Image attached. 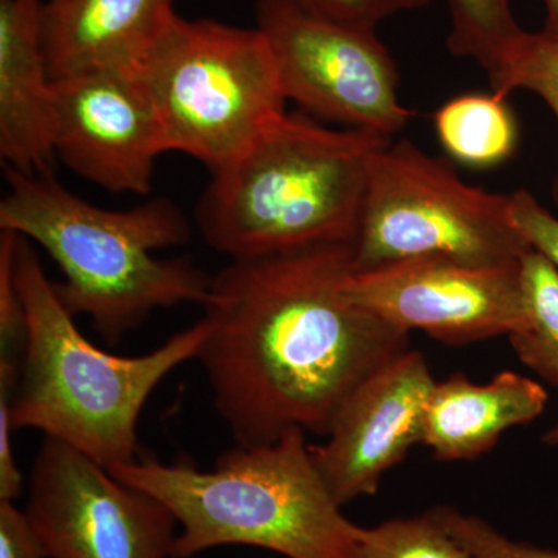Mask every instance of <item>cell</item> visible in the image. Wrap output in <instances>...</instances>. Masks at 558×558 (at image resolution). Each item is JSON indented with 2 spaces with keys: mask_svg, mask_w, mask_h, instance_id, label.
<instances>
[{
  "mask_svg": "<svg viewBox=\"0 0 558 558\" xmlns=\"http://www.w3.org/2000/svg\"><path fill=\"white\" fill-rule=\"evenodd\" d=\"M352 270L340 242L231 260L213 278L196 360L238 446L328 435L348 396L409 351V332L348 295Z\"/></svg>",
  "mask_w": 558,
  "mask_h": 558,
  "instance_id": "cell-1",
  "label": "cell"
},
{
  "mask_svg": "<svg viewBox=\"0 0 558 558\" xmlns=\"http://www.w3.org/2000/svg\"><path fill=\"white\" fill-rule=\"evenodd\" d=\"M0 229L14 231L49 253L60 267L58 295L73 317L90 319L110 347L157 310L201 304L213 278L186 259L156 252L190 241V220L167 197L137 207H97L51 175L5 168Z\"/></svg>",
  "mask_w": 558,
  "mask_h": 558,
  "instance_id": "cell-2",
  "label": "cell"
},
{
  "mask_svg": "<svg viewBox=\"0 0 558 558\" xmlns=\"http://www.w3.org/2000/svg\"><path fill=\"white\" fill-rule=\"evenodd\" d=\"M391 140L286 112L211 172L196 209L202 240L231 260L352 244L371 159Z\"/></svg>",
  "mask_w": 558,
  "mask_h": 558,
  "instance_id": "cell-3",
  "label": "cell"
},
{
  "mask_svg": "<svg viewBox=\"0 0 558 558\" xmlns=\"http://www.w3.org/2000/svg\"><path fill=\"white\" fill-rule=\"evenodd\" d=\"M110 473L160 499L182 532L171 558L227 545L288 558H360V532L319 475L303 429L275 442L238 446L201 470L186 459L165 464L140 454Z\"/></svg>",
  "mask_w": 558,
  "mask_h": 558,
  "instance_id": "cell-4",
  "label": "cell"
},
{
  "mask_svg": "<svg viewBox=\"0 0 558 558\" xmlns=\"http://www.w3.org/2000/svg\"><path fill=\"white\" fill-rule=\"evenodd\" d=\"M14 271L27 319L20 380L11 400L14 429H39L106 469L134 462L142 454L137 425L146 400L168 374L197 359L207 319L148 354L123 357L95 347L80 332L32 242L22 236Z\"/></svg>",
  "mask_w": 558,
  "mask_h": 558,
  "instance_id": "cell-5",
  "label": "cell"
},
{
  "mask_svg": "<svg viewBox=\"0 0 558 558\" xmlns=\"http://www.w3.org/2000/svg\"><path fill=\"white\" fill-rule=\"evenodd\" d=\"M167 150L218 171L286 113L266 36L220 22L168 21L135 68Z\"/></svg>",
  "mask_w": 558,
  "mask_h": 558,
  "instance_id": "cell-6",
  "label": "cell"
},
{
  "mask_svg": "<svg viewBox=\"0 0 558 558\" xmlns=\"http://www.w3.org/2000/svg\"><path fill=\"white\" fill-rule=\"evenodd\" d=\"M529 248L510 219L509 196L469 185L442 157L403 138L371 159L354 271L425 258L508 264Z\"/></svg>",
  "mask_w": 558,
  "mask_h": 558,
  "instance_id": "cell-7",
  "label": "cell"
},
{
  "mask_svg": "<svg viewBox=\"0 0 558 558\" xmlns=\"http://www.w3.org/2000/svg\"><path fill=\"white\" fill-rule=\"evenodd\" d=\"M286 100L312 119L384 137L414 117L399 97V70L376 28L348 24L304 0H256Z\"/></svg>",
  "mask_w": 558,
  "mask_h": 558,
  "instance_id": "cell-8",
  "label": "cell"
},
{
  "mask_svg": "<svg viewBox=\"0 0 558 558\" xmlns=\"http://www.w3.org/2000/svg\"><path fill=\"white\" fill-rule=\"evenodd\" d=\"M24 510L47 558H168L178 537L179 521L160 499L47 436Z\"/></svg>",
  "mask_w": 558,
  "mask_h": 558,
  "instance_id": "cell-9",
  "label": "cell"
},
{
  "mask_svg": "<svg viewBox=\"0 0 558 558\" xmlns=\"http://www.w3.org/2000/svg\"><path fill=\"white\" fill-rule=\"evenodd\" d=\"M347 292L403 332L422 330L447 344L510 336L526 322L520 260H405L376 270H352Z\"/></svg>",
  "mask_w": 558,
  "mask_h": 558,
  "instance_id": "cell-10",
  "label": "cell"
},
{
  "mask_svg": "<svg viewBox=\"0 0 558 558\" xmlns=\"http://www.w3.org/2000/svg\"><path fill=\"white\" fill-rule=\"evenodd\" d=\"M53 84L58 159L112 193L148 194L156 161L168 150L135 69L94 70Z\"/></svg>",
  "mask_w": 558,
  "mask_h": 558,
  "instance_id": "cell-11",
  "label": "cell"
},
{
  "mask_svg": "<svg viewBox=\"0 0 558 558\" xmlns=\"http://www.w3.org/2000/svg\"><path fill=\"white\" fill-rule=\"evenodd\" d=\"M435 384L427 360L409 349L341 403L325 442L311 447L319 475L341 508L376 494L381 476L422 444Z\"/></svg>",
  "mask_w": 558,
  "mask_h": 558,
  "instance_id": "cell-12",
  "label": "cell"
},
{
  "mask_svg": "<svg viewBox=\"0 0 558 558\" xmlns=\"http://www.w3.org/2000/svg\"><path fill=\"white\" fill-rule=\"evenodd\" d=\"M43 0H0V157L25 175L54 170V84L43 46Z\"/></svg>",
  "mask_w": 558,
  "mask_h": 558,
  "instance_id": "cell-13",
  "label": "cell"
},
{
  "mask_svg": "<svg viewBox=\"0 0 558 558\" xmlns=\"http://www.w3.org/2000/svg\"><path fill=\"white\" fill-rule=\"evenodd\" d=\"M174 0H46L43 46L51 80L135 69L168 21Z\"/></svg>",
  "mask_w": 558,
  "mask_h": 558,
  "instance_id": "cell-14",
  "label": "cell"
},
{
  "mask_svg": "<svg viewBox=\"0 0 558 558\" xmlns=\"http://www.w3.org/2000/svg\"><path fill=\"white\" fill-rule=\"evenodd\" d=\"M546 403L542 385L512 371H502L486 385L453 374L432 389L422 444L440 461L478 458L494 449L506 429L537 418Z\"/></svg>",
  "mask_w": 558,
  "mask_h": 558,
  "instance_id": "cell-15",
  "label": "cell"
},
{
  "mask_svg": "<svg viewBox=\"0 0 558 558\" xmlns=\"http://www.w3.org/2000/svg\"><path fill=\"white\" fill-rule=\"evenodd\" d=\"M435 130L451 159L475 170L505 163L519 146V123L508 98L495 92L444 102L435 113Z\"/></svg>",
  "mask_w": 558,
  "mask_h": 558,
  "instance_id": "cell-16",
  "label": "cell"
},
{
  "mask_svg": "<svg viewBox=\"0 0 558 558\" xmlns=\"http://www.w3.org/2000/svg\"><path fill=\"white\" fill-rule=\"evenodd\" d=\"M526 322L510 333L521 362L558 388V270L542 253L529 248L520 259Z\"/></svg>",
  "mask_w": 558,
  "mask_h": 558,
  "instance_id": "cell-17",
  "label": "cell"
},
{
  "mask_svg": "<svg viewBox=\"0 0 558 558\" xmlns=\"http://www.w3.org/2000/svg\"><path fill=\"white\" fill-rule=\"evenodd\" d=\"M451 31L447 47L458 58L478 62L488 83L509 64L526 36L510 0H449Z\"/></svg>",
  "mask_w": 558,
  "mask_h": 558,
  "instance_id": "cell-18",
  "label": "cell"
},
{
  "mask_svg": "<svg viewBox=\"0 0 558 558\" xmlns=\"http://www.w3.org/2000/svg\"><path fill=\"white\" fill-rule=\"evenodd\" d=\"M360 558H473L432 517L396 519L362 527Z\"/></svg>",
  "mask_w": 558,
  "mask_h": 558,
  "instance_id": "cell-19",
  "label": "cell"
},
{
  "mask_svg": "<svg viewBox=\"0 0 558 558\" xmlns=\"http://www.w3.org/2000/svg\"><path fill=\"white\" fill-rule=\"evenodd\" d=\"M492 92L508 98L512 92L538 95L558 120V39L539 33H526L509 64L490 81ZM558 207V178L553 185Z\"/></svg>",
  "mask_w": 558,
  "mask_h": 558,
  "instance_id": "cell-20",
  "label": "cell"
},
{
  "mask_svg": "<svg viewBox=\"0 0 558 558\" xmlns=\"http://www.w3.org/2000/svg\"><path fill=\"white\" fill-rule=\"evenodd\" d=\"M427 513L473 558H558V550L513 542L480 517L465 515L449 506Z\"/></svg>",
  "mask_w": 558,
  "mask_h": 558,
  "instance_id": "cell-21",
  "label": "cell"
},
{
  "mask_svg": "<svg viewBox=\"0 0 558 558\" xmlns=\"http://www.w3.org/2000/svg\"><path fill=\"white\" fill-rule=\"evenodd\" d=\"M20 234L0 233V365H22L27 319L14 271V253Z\"/></svg>",
  "mask_w": 558,
  "mask_h": 558,
  "instance_id": "cell-22",
  "label": "cell"
},
{
  "mask_svg": "<svg viewBox=\"0 0 558 558\" xmlns=\"http://www.w3.org/2000/svg\"><path fill=\"white\" fill-rule=\"evenodd\" d=\"M509 213L513 226L529 247L542 253L558 270V218L543 207L527 190L509 194Z\"/></svg>",
  "mask_w": 558,
  "mask_h": 558,
  "instance_id": "cell-23",
  "label": "cell"
},
{
  "mask_svg": "<svg viewBox=\"0 0 558 558\" xmlns=\"http://www.w3.org/2000/svg\"><path fill=\"white\" fill-rule=\"evenodd\" d=\"M312 9L362 27L377 28L387 17L403 11L424 9L433 0H304Z\"/></svg>",
  "mask_w": 558,
  "mask_h": 558,
  "instance_id": "cell-24",
  "label": "cell"
},
{
  "mask_svg": "<svg viewBox=\"0 0 558 558\" xmlns=\"http://www.w3.org/2000/svg\"><path fill=\"white\" fill-rule=\"evenodd\" d=\"M0 558H47L25 510L0 501Z\"/></svg>",
  "mask_w": 558,
  "mask_h": 558,
  "instance_id": "cell-25",
  "label": "cell"
},
{
  "mask_svg": "<svg viewBox=\"0 0 558 558\" xmlns=\"http://www.w3.org/2000/svg\"><path fill=\"white\" fill-rule=\"evenodd\" d=\"M546 7V24L543 35L558 39V0H543Z\"/></svg>",
  "mask_w": 558,
  "mask_h": 558,
  "instance_id": "cell-26",
  "label": "cell"
},
{
  "mask_svg": "<svg viewBox=\"0 0 558 558\" xmlns=\"http://www.w3.org/2000/svg\"><path fill=\"white\" fill-rule=\"evenodd\" d=\"M543 442H545L546 446L558 447V422L543 435Z\"/></svg>",
  "mask_w": 558,
  "mask_h": 558,
  "instance_id": "cell-27",
  "label": "cell"
}]
</instances>
